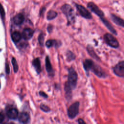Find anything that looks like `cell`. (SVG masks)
I'll return each mask as SVG.
<instances>
[{
  "label": "cell",
  "mask_w": 124,
  "mask_h": 124,
  "mask_svg": "<svg viewBox=\"0 0 124 124\" xmlns=\"http://www.w3.org/2000/svg\"><path fill=\"white\" fill-rule=\"evenodd\" d=\"M61 9L63 14L65 15L68 24L74 23L75 21V14L71 6L68 4H64L62 6Z\"/></svg>",
  "instance_id": "cell-1"
},
{
  "label": "cell",
  "mask_w": 124,
  "mask_h": 124,
  "mask_svg": "<svg viewBox=\"0 0 124 124\" xmlns=\"http://www.w3.org/2000/svg\"><path fill=\"white\" fill-rule=\"evenodd\" d=\"M78 80V75L75 70L72 67H70L68 70V81L67 82L71 88V89H74L77 86Z\"/></svg>",
  "instance_id": "cell-2"
},
{
  "label": "cell",
  "mask_w": 124,
  "mask_h": 124,
  "mask_svg": "<svg viewBox=\"0 0 124 124\" xmlns=\"http://www.w3.org/2000/svg\"><path fill=\"white\" fill-rule=\"evenodd\" d=\"M104 40L106 43L109 46L113 48H118L119 46V43L116 38L112 34L107 33L104 35Z\"/></svg>",
  "instance_id": "cell-3"
},
{
  "label": "cell",
  "mask_w": 124,
  "mask_h": 124,
  "mask_svg": "<svg viewBox=\"0 0 124 124\" xmlns=\"http://www.w3.org/2000/svg\"><path fill=\"white\" fill-rule=\"evenodd\" d=\"M79 103L78 101L73 103L68 108L67 113L68 117L71 118L73 119L75 118L78 113L79 110Z\"/></svg>",
  "instance_id": "cell-4"
},
{
  "label": "cell",
  "mask_w": 124,
  "mask_h": 124,
  "mask_svg": "<svg viewBox=\"0 0 124 124\" xmlns=\"http://www.w3.org/2000/svg\"><path fill=\"white\" fill-rule=\"evenodd\" d=\"M75 5L77 9L82 17L88 19H90L92 18L91 14L85 7L78 4H76Z\"/></svg>",
  "instance_id": "cell-5"
},
{
  "label": "cell",
  "mask_w": 124,
  "mask_h": 124,
  "mask_svg": "<svg viewBox=\"0 0 124 124\" xmlns=\"http://www.w3.org/2000/svg\"><path fill=\"white\" fill-rule=\"evenodd\" d=\"M90 71L93 72L96 76L99 78H104L107 76L102 68L94 62H93V64L92 65L90 69Z\"/></svg>",
  "instance_id": "cell-6"
},
{
  "label": "cell",
  "mask_w": 124,
  "mask_h": 124,
  "mask_svg": "<svg viewBox=\"0 0 124 124\" xmlns=\"http://www.w3.org/2000/svg\"><path fill=\"white\" fill-rule=\"evenodd\" d=\"M114 73L119 77H124V62L123 61L119 62L113 68Z\"/></svg>",
  "instance_id": "cell-7"
},
{
  "label": "cell",
  "mask_w": 124,
  "mask_h": 124,
  "mask_svg": "<svg viewBox=\"0 0 124 124\" xmlns=\"http://www.w3.org/2000/svg\"><path fill=\"white\" fill-rule=\"evenodd\" d=\"M87 7L90 10L100 18L103 17L104 16V12L93 2H89L87 4Z\"/></svg>",
  "instance_id": "cell-8"
},
{
  "label": "cell",
  "mask_w": 124,
  "mask_h": 124,
  "mask_svg": "<svg viewBox=\"0 0 124 124\" xmlns=\"http://www.w3.org/2000/svg\"><path fill=\"white\" fill-rule=\"evenodd\" d=\"M45 65H46V69L47 71L48 75L49 76L53 77L54 75V71L52 67L49 58L48 56H46L45 59Z\"/></svg>",
  "instance_id": "cell-9"
},
{
  "label": "cell",
  "mask_w": 124,
  "mask_h": 124,
  "mask_svg": "<svg viewBox=\"0 0 124 124\" xmlns=\"http://www.w3.org/2000/svg\"><path fill=\"white\" fill-rule=\"evenodd\" d=\"M33 33L34 31L32 29L30 28H26L23 30L22 35L25 40H28L31 39L33 35Z\"/></svg>",
  "instance_id": "cell-10"
},
{
  "label": "cell",
  "mask_w": 124,
  "mask_h": 124,
  "mask_svg": "<svg viewBox=\"0 0 124 124\" xmlns=\"http://www.w3.org/2000/svg\"><path fill=\"white\" fill-rule=\"evenodd\" d=\"M18 120L22 124H28L30 121V115L27 112H21L19 114Z\"/></svg>",
  "instance_id": "cell-11"
},
{
  "label": "cell",
  "mask_w": 124,
  "mask_h": 124,
  "mask_svg": "<svg viewBox=\"0 0 124 124\" xmlns=\"http://www.w3.org/2000/svg\"><path fill=\"white\" fill-rule=\"evenodd\" d=\"M32 64L34 67L37 73L38 74H39L41 72V62L39 58H34L32 61Z\"/></svg>",
  "instance_id": "cell-12"
},
{
  "label": "cell",
  "mask_w": 124,
  "mask_h": 124,
  "mask_svg": "<svg viewBox=\"0 0 124 124\" xmlns=\"http://www.w3.org/2000/svg\"><path fill=\"white\" fill-rule=\"evenodd\" d=\"M101 21L103 22V23H104V24L105 25V26L108 28V29L111 32H112L113 34H115V35H117V32L115 30V29L113 27V26L111 25V24L104 17H102L100 18Z\"/></svg>",
  "instance_id": "cell-13"
},
{
  "label": "cell",
  "mask_w": 124,
  "mask_h": 124,
  "mask_svg": "<svg viewBox=\"0 0 124 124\" xmlns=\"http://www.w3.org/2000/svg\"><path fill=\"white\" fill-rule=\"evenodd\" d=\"M7 115L10 119H16L18 117V111L15 108H11L7 111Z\"/></svg>",
  "instance_id": "cell-14"
},
{
  "label": "cell",
  "mask_w": 124,
  "mask_h": 124,
  "mask_svg": "<svg viewBox=\"0 0 124 124\" xmlns=\"http://www.w3.org/2000/svg\"><path fill=\"white\" fill-rule=\"evenodd\" d=\"M24 20V16L23 14L19 13L16 15L13 18L14 23L17 25H21Z\"/></svg>",
  "instance_id": "cell-15"
},
{
  "label": "cell",
  "mask_w": 124,
  "mask_h": 124,
  "mask_svg": "<svg viewBox=\"0 0 124 124\" xmlns=\"http://www.w3.org/2000/svg\"><path fill=\"white\" fill-rule=\"evenodd\" d=\"M111 18L113 22L115 23L116 24L122 27H124V20L123 19L119 17V16L114 15V14H111Z\"/></svg>",
  "instance_id": "cell-16"
},
{
  "label": "cell",
  "mask_w": 124,
  "mask_h": 124,
  "mask_svg": "<svg viewBox=\"0 0 124 124\" xmlns=\"http://www.w3.org/2000/svg\"><path fill=\"white\" fill-rule=\"evenodd\" d=\"M61 43H59L58 41L56 40H53V39H49L46 41V42L45 43V45L48 48L52 47V46H57L59 47L61 45Z\"/></svg>",
  "instance_id": "cell-17"
},
{
  "label": "cell",
  "mask_w": 124,
  "mask_h": 124,
  "mask_svg": "<svg viewBox=\"0 0 124 124\" xmlns=\"http://www.w3.org/2000/svg\"><path fill=\"white\" fill-rule=\"evenodd\" d=\"M72 89L69 86L68 83L66 82L64 85V91L65 92V98L67 100H70L72 98Z\"/></svg>",
  "instance_id": "cell-18"
},
{
  "label": "cell",
  "mask_w": 124,
  "mask_h": 124,
  "mask_svg": "<svg viewBox=\"0 0 124 124\" xmlns=\"http://www.w3.org/2000/svg\"><path fill=\"white\" fill-rule=\"evenodd\" d=\"M93 62L91 59H86L83 62V66L86 72L90 71V69L93 63Z\"/></svg>",
  "instance_id": "cell-19"
},
{
  "label": "cell",
  "mask_w": 124,
  "mask_h": 124,
  "mask_svg": "<svg viewBox=\"0 0 124 124\" xmlns=\"http://www.w3.org/2000/svg\"><path fill=\"white\" fill-rule=\"evenodd\" d=\"M87 51L89 53V54L93 59L96 60H98L100 61V58L97 55V54L95 53L94 49L93 48V47L90 45H88L87 46Z\"/></svg>",
  "instance_id": "cell-20"
},
{
  "label": "cell",
  "mask_w": 124,
  "mask_h": 124,
  "mask_svg": "<svg viewBox=\"0 0 124 124\" xmlns=\"http://www.w3.org/2000/svg\"><path fill=\"white\" fill-rule=\"evenodd\" d=\"M11 38L15 43L18 42L21 38V34L19 32L16 31L12 33Z\"/></svg>",
  "instance_id": "cell-21"
},
{
  "label": "cell",
  "mask_w": 124,
  "mask_h": 124,
  "mask_svg": "<svg viewBox=\"0 0 124 124\" xmlns=\"http://www.w3.org/2000/svg\"><path fill=\"white\" fill-rule=\"evenodd\" d=\"M57 15H58V14L56 11L52 10H50L47 13L46 18L48 20H52L55 18H56Z\"/></svg>",
  "instance_id": "cell-22"
},
{
  "label": "cell",
  "mask_w": 124,
  "mask_h": 124,
  "mask_svg": "<svg viewBox=\"0 0 124 124\" xmlns=\"http://www.w3.org/2000/svg\"><path fill=\"white\" fill-rule=\"evenodd\" d=\"M66 56L67 60L69 61H71L72 60H74L76 58V55H75V54L70 50L67 51L66 54Z\"/></svg>",
  "instance_id": "cell-23"
},
{
  "label": "cell",
  "mask_w": 124,
  "mask_h": 124,
  "mask_svg": "<svg viewBox=\"0 0 124 124\" xmlns=\"http://www.w3.org/2000/svg\"><path fill=\"white\" fill-rule=\"evenodd\" d=\"M44 38H45V34L43 32H41L38 36V40L39 45L42 46H44V39H45Z\"/></svg>",
  "instance_id": "cell-24"
},
{
  "label": "cell",
  "mask_w": 124,
  "mask_h": 124,
  "mask_svg": "<svg viewBox=\"0 0 124 124\" xmlns=\"http://www.w3.org/2000/svg\"><path fill=\"white\" fill-rule=\"evenodd\" d=\"M12 64L13 65V68H14V72L15 73L17 72V71H18V64H17V63L16 62V60L15 59V58H12Z\"/></svg>",
  "instance_id": "cell-25"
},
{
  "label": "cell",
  "mask_w": 124,
  "mask_h": 124,
  "mask_svg": "<svg viewBox=\"0 0 124 124\" xmlns=\"http://www.w3.org/2000/svg\"><path fill=\"white\" fill-rule=\"evenodd\" d=\"M40 108L41 110H42L43 111H45L46 112H47L50 111V108L46 105L44 104H41L40 105Z\"/></svg>",
  "instance_id": "cell-26"
},
{
  "label": "cell",
  "mask_w": 124,
  "mask_h": 124,
  "mask_svg": "<svg viewBox=\"0 0 124 124\" xmlns=\"http://www.w3.org/2000/svg\"><path fill=\"white\" fill-rule=\"evenodd\" d=\"M39 94L40 96H41L44 98H47V97H48V95L45 92H44L43 91H40L39 92Z\"/></svg>",
  "instance_id": "cell-27"
},
{
  "label": "cell",
  "mask_w": 124,
  "mask_h": 124,
  "mask_svg": "<svg viewBox=\"0 0 124 124\" xmlns=\"http://www.w3.org/2000/svg\"><path fill=\"white\" fill-rule=\"evenodd\" d=\"M53 26L52 25H48V26H47V31L49 33H50V32L52 31V29H53Z\"/></svg>",
  "instance_id": "cell-28"
},
{
  "label": "cell",
  "mask_w": 124,
  "mask_h": 124,
  "mask_svg": "<svg viewBox=\"0 0 124 124\" xmlns=\"http://www.w3.org/2000/svg\"><path fill=\"white\" fill-rule=\"evenodd\" d=\"M0 13L1 15V16H4L5 13H4L3 8L2 7V6L0 4Z\"/></svg>",
  "instance_id": "cell-29"
},
{
  "label": "cell",
  "mask_w": 124,
  "mask_h": 124,
  "mask_svg": "<svg viewBox=\"0 0 124 124\" xmlns=\"http://www.w3.org/2000/svg\"><path fill=\"white\" fill-rule=\"evenodd\" d=\"M78 124H86L84 120L81 118H79L78 119Z\"/></svg>",
  "instance_id": "cell-30"
},
{
  "label": "cell",
  "mask_w": 124,
  "mask_h": 124,
  "mask_svg": "<svg viewBox=\"0 0 124 124\" xmlns=\"http://www.w3.org/2000/svg\"><path fill=\"white\" fill-rule=\"evenodd\" d=\"M4 116L3 114L0 112V123H1L4 120Z\"/></svg>",
  "instance_id": "cell-31"
},
{
  "label": "cell",
  "mask_w": 124,
  "mask_h": 124,
  "mask_svg": "<svg viewBox=\"0 0 124 124\" xmlns=\"http://www.w3.org/2000/svg\"><path fill=\"white\" fill-rule=\"evenodd\" d=\"M46 10V8L45 7H43L41 9V10L40 11V15H41L42 14V13H44L45 11Z\"/></svg>",
  "instance_id": "cell-32"
},
{
  "label": "cell",
  "mask_w": 124,
  "mask_h": 124,
  "mask_svg": "<svg viewBox=\"0 0 124 124\" xmlns=\"http://www.w3.org/2000/svg\"><path fill=\"white\" fill-rule=\"evenodd\" d=\"M6 72L8 74L9 73V71H10V69H9V66L7 64L6 65Z\"/></svg>",
  "instance_id": "cell-33"
},
{
  "label": "cell",
  "mask_w": 124,
  "mask_h": 124,
  "mask_svg": "<svg viewBox=\"0 0 124 124\" xmlns=\"http://www.w3.org/2000/svg\"><path fill=\"white\" fill-rule=\"evenodd\" d=\"M13 124V123H11V124Z\"/></svg>",
  "instance_id": "cell-34"
},
{
  "label": "cell",
  "mask_w": 124,
  "mask_h": 124,
  "mask_svg": "<svg viewBox=\"0 0 124 124\" xmlns=\"http://www.w3.org/2000/svg\"></svg>",
  "instance_id": "cell-35"
}]
</instances>
